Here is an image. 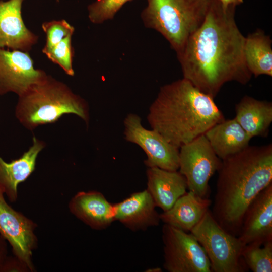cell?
<instances>
[{"mask_svg":"<svg viewBox=\"0 0 272 272\" xmlns=\"http://www.w3.org/2000/svg\"><path fill=\"white\" fill-rule=\"evenodd\" d=\"M235 9L211 0L202 23L176 53L183 78L213 98L225 83L246 84L252 75L245 61V37L236 24Z\"/></svg>","mask_w":272,"mask_h":272,"instance_id":"6da1fadb","label":"cell"},{"mask_svg":"<svg viewBox=\"0 0 272 272\" xmlns=\"http://www.w3.org/2000/svg\"><path fill=\"white\" fill-rule=\"evenodd\" d=\"M212 214L238 236L245 214L255 197L272 183V145L248 146L222 160Z\"/></svg>","mask_w":272,"mask_h":272,"instance_id":"7a4b0ae2","label":"cell"},{"mask_svg":"<svg viewBox=\"0 0 272 272\" xmlns=\"http://www.w3.org/2000/svg\"><path fill=\"white\" fill-rule=\"evenodd\" d=\"M224 119L214 98L183 78L160 88L147 115L152 129L179 149Z\"/></svg>","mask_w":272,"mask_h":272,"instance_id":"3957f363","label":"cell"},{"mask_svg":"<svg viewBox=\"0 0 272 272\" xmlns=\"http://www.w3.org/2000/svg\"><path fill=\"white\" fill-rule=\"evenodd\" d=\"M66 114H75L89 124V107L86 100L65 84L48 75L18 96L15 109L18 121L31 130L54 123Z\"/></svg>","mask_w":272,"mask_h":272,"instance_id":"277c9868","label":"cell"},{"mask_svg":"<svg viewBox=\"0 0 272 272\" xmlns=\"http://www.w3.org/2000/svg\"><path fill=\"white\" fill-rule=\"evenodd\" d=\"M211 0H147L141 13L145 26L160 33L176 52L202 23Z\"/></svg>","mask_w":272,"mask_h":272,"instance_id":"5b68a950","label":"cell"},{"mask_svg":"<svg viewBox=\"0 0 272 272\" xmlns=\"http://www.w3.org/2000/svg\"><path fill=\"white\" fill-rule=\"evenodd\" d=\"M190 232L203 248L214 272L248 270L242 256L245 245L223 229L209 210Z\"/></svg>","mask_w":272,"mask_h":272,"instance_id":"8992f818","label":"cell"},{"mask_svg":"<svg viewBox=\"0 0 272 272\" xmlns=\"http://www.w3.org/2000/svg\"><path fill=\"white\" fill-rule=\"evenodd\" d=\"M179 149V172L185 177L187 188L201 197H208L209 181L220 168L222 160L216 154L205 134Z\"/></svg>","mask_w":272,"mask_h":272,"instance_id":"52a82bcc","label":"cell"},{"mask_svg":"<svg viewBox=\"0 0 272 272\" xmlns=\"http://www.w3.org/2000/svg\"><path fill=\"white\" fill-rule=\"evenodd\" d=\"M163 267L168 272H211L203 248L190 233L164 224Z\"/></svg>","mask_w":272,"mask_h":272,"instance_id":"ba28073f","label":"cell"},{"mask_svg":"<svg viewBox=\"0 0 272 272\" xmlns=\"http://www.w3.org/2000/svg\"><path fill=\"white\" fill-rule=\"evenodd\" d=\"M125 140L138 145L144 151L147 167L177 171L179 169V149L168 142L157 131L147 129L137 114L129 113L124 119Z\"/></svg>","mask_w":272,"mask_h":272,"instance_id":"9c48e42d","label":"cell"},{"mask_svg":"<svg viewBox=\"0 0 272 272\" xmlns=\"http://www.w3.org/2000/svg\"><path fill=\"white\" fill-rule=\"evenodd\" d=\"M4 195L0 191V234L11 245L14 256L30 271H33L31 259L37 243L36 225L10 207Z\"/></svg>","mask_w":272,"mask_h":272,"instance_id":"30bf717a","label":"cell"},{"mask_svg":"<svg viewBox=\"0 0 272 272\" xmlns=\"http://www.w3.org/2000/svg\"><path fill=\"white\" fill-rule=\"evenodd\" d=\"M47 76L34 67L28 52L0 48V95L13 92L19 96Z\"/></svg>","mask_w":272,"mask_h":272,"instance_id":"8fae6325","label":"cell"},{"mask_svg":"<svg viewBox=\"0 0 272 272\" xmlns=\"http://www.w3.org/2000/svg\"><path fill=\"white\" fill-rule=\"evenodd\" d=\"M238 237L244 245L272 241V183L249 205Z\"/></svg>","mask_w":272,"mask_h":272,"instance_id":"7c38bea8","label":"cell"},{"mask_svg":"<svg viewBox=\"0 0 272 272\" xmlns=\"http://www.w3.org/2000/svg\"><path fill=\"white\" fill-rule=\"evenodd\" d=\"M24 0H0V48L28 52L38 39L24 24L21 15Z\"/></svg>","mask_w":272,"mask_h":272,"instance_id":"4fadbf2b","label":"cell"},{"mask_svg":"<svg viewBox=\"0 0 272 272\" xmlns=\"http://www.w3.org/2000/svg\"><path fill=\"white\" fill-rule=\"evenodd\" d=\"M155 203L147 189L132 193L114 205L115 221L133 231H145L160 221Z\"/></svg>","mask_w":272,"mask_h":272,"instance_id":"5bb4252c","label":"cell"},{"mask_svg":"<svg viewBox=\"0 0 272 272\" xmlns=\"http://www.w3.org/2000/svg\"><path fill=\"white\" fill-rule=\"evenodd\" d=\"M71 212L95 230H103L115 221L114 205L98 191L78 192L69 203Z\"/></svg>","mask_w":272,"mask_h":272,"instance_id":"9a60e30c","label":"cell"},{"mask_svg":"<svg viewBox=\"0 0 272 272\" xmlns=\"http://www.w3.org/2000/svg\"><path fill=\"white\" fill-rule=\"evenodd\" d=\"M45 146L43 141L34 136L32 146L19 158L8 163L0 157V191L10 201H16L18 185L34 171L38 155Z\"/></svg>","mask_w":272,"mask_h":272,"instance_id":"2e32d148","label":"cell"},{"mask_svg":"<svg viewBox=\"0 0 272 272\" xmlns=\"http://www.w3.org/2000/svg\"><path fill=\"white\" fill-rule=\"evenodd\" d=\"M146 174V189L156 207L163 211L170 209L175 201L186 192V180L179 171L155 167H148Z\"/></svg>","mask_w":272,"mask_h":272,"instance_id":"e0dca14e","label":"cell"},{"mask_svg":"<svg viewBox=\"0 0 272 272\" xmlns=\"http://www.w3.org/2000/svg\"><path fill=\"white\" fill-rule=\"evenodd\" d=\"M212 201L189 191L180 197L168 210L160 214L164 224L185 232L191 230L209 210Z\"/></svg>","mask_w":272,"mask_h":272,"instance_id":"ac0fdd59","label":"cell"},{"mask_svg":"<svg viewBox=\"0 0 272 272\" xmlns=\"http://www.w3.org/2000/svg\"><path fill=\"white\" fill-rule=\"evenodd\" d=\"M204 134L221 160L248 147L251 139L235 118L217 123Z\"/></svg>","mask_w":272,"mask_h":272,"instance_id":"d6986e66","label":"cell"},{"mask_svg":"<svg viewBox=\"0 0 272 272\" xmlns=\"http://www.w3.org/2000/svg\"><path fill=\"white\" fill-rule=\"evenodd\" d=\"M235 119L251 138L267 137L272 122V103L245 95L235 106Z\"/></svg>","mask_w":272,"mask_h":272,"instance_id":"ffe728a7","label":"cell"},{"mask_svg":"<svg viewBox=\"0 0 272 272\" xmlns=\"http://www.w3.org/2000/svg\"><path fill=\"white\" fill-rule=\"evenodd\" d=\"M272 41L269 35L258 29L245 39L244 56L247 67L255 77L272 76Z\"/></svg>","mask_w":272,"mask_h":272,"instance_id":"44dd1931","label":"cell"},{"mask_svg":"<svg viewBox=\"0 0 272 272\" xmlns=\"http://www.w3.org/2000/svg\"><path fill=\"white\" fill-rule=\"evenodd\" d=\"M242 256L247 267L252 271H272V241L263 245H245Z\"/></svg>","mask_w":272,"mask_h":272,"instance_id":"7402d4cb","label":"cell"},{"mask_svg":"<svg viewBox=\"0 0 272 272\" xmlns=\"http://www.w3.org/2000/svg\"><path fill=\"white\" fill-rule=\"evenodd\" d=\"M131 0H96L88 6V18L99 24L112 19L121 7Z\"/></svg>","mask_w":272,"mask_h":272,"instance_id":"603a6c76","label":"cell"},{"mask_svg":"<svg viewBox=\"0 0 272 272\" xmlns=\"http://www.w3.org/2000/svg\"><path fill=\"white\" fill-rule=\"evenodd\" d=\"M69 35L44 54L52 62L58 64L65 73L71 76L75 74L72 65L73 50L72 37Z\"/></svg>","mask_w":272,"mask_h":272,"instance_id":"cb8c5ba5","label":"cell"},{"mask_svg":"<svg viewBox=\"0 0 272 272\" xmlns=\"http://www.w3.org/2000/svg\"><path fill=\"white\" fill-rule=\"evenodd\" d=\"M42 28L46 34L45 45L42 50L44 54L66 36L73 35L75 30L74 27L65 20L45 22L42 24Z\"/></svg>","mask_w":272,"mask_h":272,"instance_id":"d4e9b609","label":"cell"},{"mask_svg":"<svg viewBox=\"0 0 272 272\" xmlns=\"http://www.w3.org/2000/svg\"><path fill=\"white\" fill-rule=\"evenodd\" d=\"M28 270L30 271L29 268L15 256L13 257L7 256L0 269V272Z\"/></svg>","mask_w":272,"mask_h":272,"instance_id":"484cf974","label":"cell"},{"mask_svg":"<svg viewBox=\"0 0 272 272\" xmlns=\"http://www.w3.org/2000/svg\"><path fill=\"white\" fill-rule=\"evenodd\" d=\"M7 241L0 234V269L7 257Z\"/></svg>","mask_w":272,"mask_h":272,"instance_id":"4316f807","label":"cell"},{"mask_svg":"<svg viewBox=\"0 0 272 272\" xmlns=\"http://www.w3.org/2000/svg\"><path fill=\"white\" fill-rule=\"evenodd\" d=\"M224 8L229 6L236 7L243 3L244 0H218Z\"/></svg>","mask_w":272,"mask_h":272,"instance_id":"83f0119b","label":"cell"},{"mask_svg":"<svg viewBox=\"0 0 272 272\" xmlns=\"http://www.w3.org/2000/svg\"><path fill=\"white\" fill-rule=\"evenodd\" d=\"M147 271H151V272H161L162 271V269L160 268L156 267L154 268H151L148 269Z\"/></svg>","mask_w":272,"mask_h":272,"instance_id":"f1b7e54d","label":"cell"},{"mask_svg":"<svg viewBox=\"0 0 272 272\" xmlns=\"http://www.w3.org/2000/svg\"><path fill=\"white\" fill-rule=\"evenodd\" d=\"M57 1L58 2H59V0H57Z\"/></svg>","mask_w":272,"mask_h":272,"instance_id":"f546056e","label":"cell"}]
</instances>
